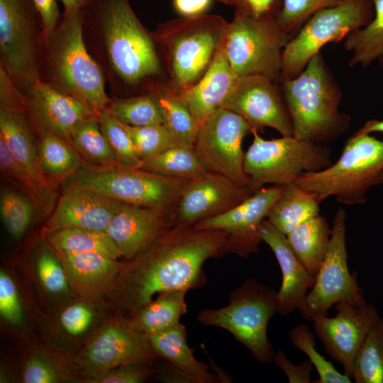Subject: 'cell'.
Masks as SVG:
<instances>
[{
  "label": "cell",
  "instance_id": "6da1fadb",
  "mask_svg": "<svg viewBox=\"0 0 383 383\" xmlns=\"http://www.w3.org/2000/svg\"><path fill=\"white\" fill-rule=\"evenodd\" d=\"M228 252V235L224 231L174 226L148 249L123 264L113 282L112 301L128 320L155 294L204 284L206 260Z\"/></svg>",
  "mask_w": 383,
  "mask_h": 383
},
{
  "label": "cell",
  "instance_id": "7a4b0ae2",
  "mask_svg": "<svg viewBox=\"0 0 383 383\" xmlns=\"http://www.w3.org/2000/svg\"><path fill=\"white\" fill-rule=\"evenodd\" d=\"M280 82L295 138L326 144L348 131L351 118L339 111L341 90L321 52L299 75Z\"/></svg>",
  "mask_w": 383,
  "mask_h": 383
},
{
  "label": "cell",
  "instance_id": "3957f363",
  "mask_svg": "<svg viewBox=\"0 0 383 383\" xmlns=\"http://www.w3.org/2000/svg\"><path fill=\"white\" fill-rule=\"evenodd\" d=\"M81 13L84 23L101 31L111 69L123 81L136 84L159 73L153 38L128 0H86Z\"/></svg>",
  "mask_w": 383,
  "mask_h": 383
},
{
  "label": "cell",
  "instance_id": "277c9868",
  "mask_svg": "<svg viewBox=\"0 0 383 383\" xmlns=\"http://www.w3.org/2000/svg\"><path fill=\"white\" fill-rule=\"evenodd\" d=\"M83 28L81 11H64L54 30L41 37L46 48L48 84L99 113L111 99L105 92L102 70L88 52Z\"/></svg>",
  "mask_w": 383,
  "mask_h": 383
},
{
  "label": "cell",
  "instance_id": "5b68a950",
  "mask_svg": "<svg viewBox=\"0 0 383 383\" xmlns=\"http://www.w3.org/2000/svg\"><path fill=\"white\" fill-rule=\"evenodd\" d=\"M294 182L317 194L321 201L334 196L343 204H364L367 190L383 184V140L353 134L335 163L318 172L303 173Z\"/></svg>",
  "mask_w": 383,
  "mask_h": 383
},
{
  "label": "cell",
  "instance_id": "8992f818",
  "mask_svg": "<svg viewBox=\"0 0 383 383\" xmlns=\"http://www.w3.org/2000/svg\"><path fill=\"white\" fill-rule=\"evenodd\" d=\"M228 24L218 15L203 14L170 20L150 33L165 50L172 88L185 90L202 77L224 39Z\"/></svg>",
  "mask_w": 383,
  "mask_h": 383
},
{
  "label": "cell",
  "instance_id": "52a82bcc",
  "mask_svg": "<svg viewBox=\"0 0 383 383\" xmlns=\"http://www.w3.org/2000/svg\"><path fill=\"white\" fill-rule=\"evenodd\" d=\"M253 139L244 155L243 167L252 194L265 184L285 185L301 174L323 170L332 164L331 150L325 144L294 135L266 140L252 130Z\"/></svg>",
  "mask_w": 383,
  "mask_h": 383
},
{
  "label": "cell",
  "instance_id": "ba28073f",
  "mask_svg": "<svg viewBox=\"0 0 383 383\" xmlns=\"http://www.w3.org/2000/svg\"><path fill=\"white\" fill-rule=\"evenodd\" d=\"M277 307V292L255 279H249L232 293L227 306L202 310L196 315V319L203 326L228 331L250 351L258 362L268 364L274 353L267 338V328Z\"/></svg>",
  "mask_w": 383,
  "mask_h": 383
},
{
  "label": "cell",
  "instance_id": "9c48e42d",
  "mask_svg": "<svg viewBox=\"0 0 383 383\" xmlns=\"http://www.w3.org/2000/svg\"><path fill=\"white\" fill-rule=\"evenodd\" d=\"M188 182L139 167H96L84 163L62 184L88 189L123 203L157 208L172 214Z\"/></svg>",
  "mask_w": 383,
  "mask_h": 383
},
{
  "label": "cell",
  "instance_id": "30bf717a",
  "mask_svg": "<svg viewBox=\"0 0 383 383\" xmlns=\"http://www.w3.org/2000/svg\"><path fill=\"white\" fill-rule=\"evenodd\" d=\"M373 16L372 0H348L313 13L284 46L279 81L299 75L325 45L344 40L367 26Z\"/></svg>",
  "mask_w": 383,
  "mask_h": 383
},
{
  "label": "cell",
  "instance_id": "8fae6325",
  "mask_svg": "<svg viewBox=\"0 0 383 383\" xmlns=\"http://www.w3.org/2000/svg\"><path fill=\"white\" fill-rule=\"evenodd\" d=\"M291 36L275 19L255 18L235 12L223 39L228 61L239 76L260 74L279 80L283 49Z\"/></svg>",
  "mask_w": 383,
  "mask_h": 383
},
{
  "label": "cell",
  "instance_id": "7c38bea8",
  "mask_svg": "<svg viewBox=\"0 0 383 383\" xmlns=\"http://www.w3.org/2000/svg\"><path fill=\"white\" fill-rule=\"evenodd\" d=\"M38 19L33 0H0L1 66L26 96L41 81L35 32Z\"/></svg>",
  "mask_w": 383,
  "mask_h": 383
},
{
  "label": "cell",
  "instance_id": "4fadbf2b",
  "mask_svg": "<svg viewBox=\"0 0 383 383\" xmlns=\"http://www.w3.org/2000/svg\"><path fill=\"white\" fill-rule=\"evenodd\" d=\"M251 133L250 125L238 113L222 106L215 109L199 124L194 144L206 171L221 174L248 190L242 143Z\"/></svg>",
  "mask_w": 383,
  "mask_h": 383
},
{
  "label": "cell",
  "instance_id": "5bb4252c",
  "mask_svg": "<svg viewBox=\"0 0 383 383\" xmlns=\"http://www.w3.org/2000/svg\"><path fill=\"white\" fill-rule=\"evenodd\" d=\"M345 223V211L340 208L333 219L327 252L305 301V318L309 321L313 315L326 314L328 309L338 303L355 306L367 303L357 285V274H351L348 267Z\"/></svg>",
  "mask_w": 383,
  "mask_h": 383
},
{
  "label": "cell",
  "instance_id": "9a60e30c",
  "mask_svg": "<svg viewBox=\"0 0 383 383\" xmlns=\"http://www.w3.org/2000/svg\"><path fill=\"white\" fill-rule=\"evenodd\" d=\"M274 82L260 74L239 76L221 106L240 115L258 133L270 127L282 136L293 135L289 109Z\"/></svg>",
  "mask_w": 383,
  "mask_h": 383
},
{
  "label": "cell",
  "instance_id": "2e32d148",
  "mask_svg": "<svg viewBox=\"0 0 383 383\" xmlns=\"http://www.w3.org/2000/svg\"><path fill=\"white\" fill-rule=\"evenodd\" d=\"M335 309L333 317L319 313L311 316V320L326 352L352 377L355 356L379 315L376 308L367 303L355 306L341 302L335 304Z\"/></svg>",
  "mask_w": 383,
  "mask_h": 383
},
{
  "label": "cell",
  "instance_id": "e0dca14e",
  "mask_svg": "<svg viewBox=\"0 0 383 383\" xmlns=\"http://www.w3.org/2000/svg\"><path fill=\"white\" fill-rule=\"evenodd\" d=\"M250 195L230 179L206 172L183 189L173 211L174 226H194L228 211Z\"/></svg>",
  "mask_w": 383,
  "mask_h": 383
},
{
  "label": "cell",
  "instance_id": "ac0fdd59",
  "mask_svg": "<svg viewBox=\"0 0 383 383\" xmlns=\"http://www.w3.org/2000/svg\"><path fill=\"white\" fill-rule=\"evenodd\" d=\"M282 189V185L263 187L228 211L194 226L226 231L229 252L241 257L258 252L259 245L263 241L260 231L261 223Z\"/></svg>",
  "mask_w": 383,
  "mask_h": 383
},
{
  "label": "cell",
  "instance_id": "d6986e66",
  "mask_svg": "<svg viewBox=\"0 0 383 383\" xmlns=\"http://www.w3.org/2000/svg\"><path fill=\"white\" fill-rule=\"evenodd\" d=\"M62 186L55 209L43 229V235L67 228L106 231L124 204L88 189Z\"/></svg>",
  "mask_w": 383,
  "mask_h": 383
},
{
  "label": "cell",
  "instance_id": "ffe728a7",
  "mask_svg": "<svg viewBox=\"0 0 383 383\" xmlns=\"http://www.w3.org/2000/svg\"><path fill=\"white\" fill-rule=\"evenodd\" d=\"M157 357L148 335L135 331L124 320L109 325L93 339L84 365L93 375L122 365L152 363Z\"/></svg>",
  "mask_w": 383,
  "mask_h": 383
},
{
  "label": "cell",
  "instance_id": "44dd1931",
  "mask_svg": "<svg viewBox=\"0 0 383 383\" xmlns=\"http://www.w3.org/2000/svg\"><path fill=\"white\" fill-rule=\"evenodd\" d=\"M28 116L35 132L55 135L70 143L76 128L98 113L79 99L40 81L26 96Z\"/></svg>",
  "mask_w": 383,
  "mask_h": 383
},
{
  "label": "cell",
  "instance_id": "7402d4cb",
  "mask_svg": "<svg viewBox=\"0 0 383 383\" xmlns=\"http://www.w3.org/2000/svg\"><path fill=\"white\" fill-rule=\"evenodd\" d=\"M172 226V214L168 211L124 203L106 232L122 257L131 260L148 249Z\"/></svg>",
  "mask_w": 383,
  "mask_h": 383
},
{
  "label": "cell",
  "instance_id": "603a6c76",
  "mask_svg": "<svg viewBox=\"0 0 383 383\" xmlns=\"http://www.w3.org/2000/svg\"><path fill=\"white\" fill-rule=\"evenodd\" d=\"M260 231L262 240L274 252L282 274V285L277 292V312L285 315L299 309L306 318V292L313 287L316 277L309 274L299 262L286 235L267 219L262 222Z\"/></svg>",
  "mask_w": 383,
  "mask_h": 383
},
{
  "label": "cell",
  "instance_id": "cb8c5ba5",
  "mask_svg": "<svg viewBox=\"0 0 383 383\" xmlns=\"http://www.w3.org/2000/svg\"><path fill=\"white\" fill-rule=\"evenodd\" d=\"M35 132L28 114L0 108V135L17 164L44 193L57 201V186L42 168Z\"/></svg>",
  "mask_w": 383,
  "mask_h": 383
},
{
  "label": "cell",
  "instance_id": "d4e9b609",
  "mask_svg": "<svg viewBox=\"0 0 383 383\" xmlns=\"http://www.w3.org/2000/svg\"><path fill=\"white\" fill-rule=\"evenodd\" d=\"M223 43L202 77L188 89L177 91L199 125L221 106L238 77L228 61Z\"/></svg>",
  "mask_w": 383,
  "mask_h": 383
},
{
  "label": "cell",
  "instance_id": "484cf974",
  "mask_svg": "<svg viewBox=\"0 0 383 383\" xmlns=\"http://www.w3.org/2000/svg\"><path fill=\"white\" fill-rule=\"evenodd\" d=\"M155 353L182 375L188 382L210 383L217 379L209 367L197 360L187 341V329L180 322L163 331L148 335Z\"/></svg>",
  "mask_w": 383,
  "mask_h": 383
},
{
  "label": "cell",
  "instance_id": "4316f807",
  "mask_svg": "<svg viewBox=\"0 0 383 383\" xmlns=\"http://www.w3.org/2000/svg\"><path fill=\"white\" fill-rule=\"evenodd\" d=\"M68 279L84 292H93L113 284L123 262L99 252L56 253Z\"/></svg>",
  "mask_w": 383,
  "mask_h": 383
},
{
  "label": "cell",
  "instance_id": "83f0119b",
  "mask_svg": "<svg viewBox=\"0 0 383 383\" xmlns=\"http://www.w3.org/2000/svg\"><path fill=\"white\" fill-rule=\"evenodd\" d=\"M321 202L317 194L291 182L283 185L267 219L287 235L302 222L318 215Z\"/></svg>",
  "mask_w": 383,
  "mask_h": 383
},
{
  "label": "cell",
  "instance_id": "f1b7e54d",
  "mask_svg": "<svg viewBox=\"0 0 383 383\" xmlns=\"http://www.w3.org/2000/svg\"><path fill=\"white\" fill-rule=\"evenodd\" d=\"M331 236L326 218L319 214L302 222L286 235L299 262L315 277L327 252Z\"/></svg>",
  "mask_w": 383,
  "mask_h": 383
},
{
  "label": "cell",
  "instance_id": "f546056e",
  "mask_svg": "<svg viewBox=\"0 0 383 383\" xmlns=\"http://www.w3.org/2000/svg\"><path fill=\"white\" fill-rule=\"evenodd\" d=\"M187 292L177 289L160 293L126 321L133 330L145 335L169 329L179 323L181 316L187 311Z\"/></svg>",
  "mask_w": 383,
  "mask_h": 383
},
{
  "label": "cell",
  "instance_id": "4dcf8cb0",
  "mask_svg": "<svg viewBox=\"0 0 383 383\" xmlns=\"http://www.w3.org/2000/svg\"><path fill=\"white\" fill-rule=\"evenodd\" d=\"M36 133L40 165L54 184H62L84 165L83 159L66 140L45 131Z\"/></svg>",
  "mask_w": 383,
  "mask_h": 383
},
{
  "label": "cell",
  "instance_id": "1f68e13d",
  "mask_svg": "<svg viewBox=\"0 0 383 383\" xmlns=\"http://www.w3.org/2000/svg\"><path fill=\"white\" fill-rule=\"evenodd\" d=\"M56 253L99 252L118 260V248L106 231L82 228H67L46 235Z\"/></svg>",
  "mask_w": 383,
  "mask_h": 383
},
{
  "label": "cell",
  "instance_id": "d6a6232c",
  "mask_svg": "<svg viewBox=\"0 0 383 383\" xmlns=\"http://www.w3.org/2000/svg\"><path fill=\"white\" fill-rule=\"evenodd\" d=\"M139 168L165 177L188 181L207 172L199 160L194 145L179 143L142 160Z\"/></svg>",
  "mask_w": 383,
  "mask_h": 383
},
{
  "label": "cell",
  "instance_id": "836d02e7",
  "mask_svg": "<svg viewBox=\"0 0 383 383\" xmlns=\"http://www.w3.org/2000/svg\"><path fill=\"white\" fill-rule=\"evenodd\" d=\"M374 16L365 27L353 31L343 40L344 48L351 52L350 67L369 66L383 55V0H372Z\"/></svg>",
  "mask_w": 383,
  "mask_h": 383
},
{
  "label": "cell",
  "instance_id": "e575fe53",
  "mask_svg": "<svg viewBox=\"0 0 383 383\" xmlns=\"http://www.w3.org/2000/svg\"><path fill=\"white\" fill-rule=\"evenodd\" d=\"M163 113V125L177 143L194 145L199 123L189 109L172 87H158L153 90Z\"/></svg>",
  "mask_w": 383,
  "mask_h": 383
},
{
  "label": "cell",
  "instance_id": "d590c367",
  "mask_svg": "<svg viewBox=\"0 0 383 383\" xmlns=\"http://www.w3.org/2000/svg\"><path fill=\"white\" fill-rule=\"evenodd\" d=\"M70 143L88 165L96 167L118 165L115 154L100 129L98 115L82 121L73 132Z\"/></svg>",
  "mask_w": 383,
  "mask_h": 383
},
{
  "label": "cell",
  "instance_id": "8d00e7d4",
  "mask_svg": "<svg viewBox=\"0 0 383 383\" xmlns=\"http://www.w3.org/2000/svg\"><path fill=\"white\" fill-rule=\"evenodd\" d=\"M352 377L357 383H383V320L379 317L355 356Z\"/></svg>",
  "mask_w": 383,
  "mask_h": 383
},
{
  "label": "cell",
  "instance_id": "74e56055",
  "mask_svg": "<svg viewBox=\"0 0 383 383\" xmlns=\"http://www.w3.org/2000/svg\"><path fill=\"white\" fill-rule=\"evenodd\" d=\"M107 109L118 121L131 126L163 124V113L156 95L152 94L111 100Z\"/></svg>",
  "mask_w": 383,
  "mask_h": 383
},
{
  "label": "cell",
  "instance_id": "f35d334b",
  "mask_svg": "<svg viewBox=\"0 0 383 383\" xmlns=\"http://www.w3.org/2000/svg\"><path fill=\"white\" fill-rule=\"evenodd\" d=\"M0 170L1 176L21 191L33 204L35 209L44 216H50L57 201L44 193L21 170L0 135Z\"/></svg>",
  "mask_w": 383,
  "mask_h": 383
},
{
  "label": "cell",
  "instance_id": "ab89813d",
  "mask_svg": "<svg viewBox=\"0 0 383 383\" xmlns=\"http://www.w3.org/2000/svg\"><path fill=\"white\" fill-rule=\"evenodd\" d=\"M100 129L111 145L117 165L123 167H139L141 160L135 153L132 140L123 126L107 109L98 113Z\"/></svg>",
  "mask_w": 383,
  "mask_h": 383
},
{
  "label": "cell",
  "instance_id": "60d3db41",
  "mask_svg": "<svg viewBox=\"0 0 383 383\" xmlns=\"http://www.w3.org/2000/svg\"><path fill=\"white\" fill-rule=\"evenodd\" d=\"M295 348L302 350L316 368L319 379L317 383H350V377L336 370L331 361L326 360L315 348V336L305 325L294 328L289 333Z\"/></svg>",
  "mask_w": 383,
  "mask_h": 383
},
{
  "label": "cell",
  "instance_id": "b9f144b4",
  "mask_svg": "<svg viewBox=\"0 0 383 383\" xmlns=\"http://www.w3.org/2000/svg\"><path fill=\"white\" fill-rule=\"evenodd\" d=\"M34 209L32 201L22 193L6 188L1 189V216L6 231L12 237L18 238L23 235L30 223Z\"/></svg>",
  "mask_w": 383,
  "mask_h": 383
},
{
  "label": "cell",
  "instance_id": "7bdbcfd3",
  "mask_svg": "<svg viewBox=\"0 0 383 383\" xmlns=\"http://www.w3.org/2000/svg\"><path fill=\"white\" fill-rule=\"evenodd\" d=\"M122 125L129 134L135 153L141 161L177 144L174 138L163 124L140 127L123 123Z\"/></svg>",
  "mask_w": 383,
  "mask_h": 383
},
{
  "label": "cell",
  "instance_id": "ee69618b",
  "mask_svg": "<svg viewBox=\"0 0 383 383\" xmlns=\"http://www.w3.org/2000/svg\"><path fill=\"white\" fill-rule=\"evenodd\" d=\"M348 0H283L276 21L291 38L316 12L340 5Z\"/></svg>",
  "mask_w": 383,
  "mask_h": 383
},
{
  "label": "cell",
  "instance_id": "f6af8a7d",
  "mask_svg": "<svg viewBox=\"0 0 383 383\" xmlns=\"http://www.w3.org/2000/svg\"><path fill=\"white\" fill-rule=\"evenodd\" d=\"M39 279L44 288L51 293L65 292L68 287V277L58 260L48 252H43L37 263Z\"/></svg>",
  "mask_w": 383,
  "mask_h": 383
},
{
  "label": "cell",
  "instance_id": "bcb514c9",
  "mask_svg": "<svg viewBox=\"0 0 383 383\" xmlns=\"http://www.w3.org/2000/svg\"><path fill=\"white\" fill-rule=\"evenodd\" d=\"M151 363H136L119 366L91 375L92 383H139L152 374Z\"/></svg>",
  "mask_w": 383,
  "mask_h": 383
},
{
  "label": "cell",
  "instance_id": "7dc6e473",
  "mask_svg": "<svg viewBox=\"0 0 383 383\" xmlns=\"http://www.w3.org/2000/svg\"><path fill=\"white\" fill-rule=\"evenodd\" d=\"M0 313L12 324H18L22 318L21 304L16 284L2 270L0 272Z\"/></svg>",
  "mask_w": 383,
  "mask_h": 383
},
{
  "label": "cell",
  "instance_id": "c3c4849f",
  "mask_svg": "<svg viewBox=\"0 0 383 383\" xmlns=\"http://www.w3.org/2000/svg\"><path fill=\"white\" fill-rule=\"evenodd\" d=\"M235 9V12L255 18L275 19L283 0H218Z\"/></svg>",
  "mask_w": 383,
  "mask_h": 383
},
{
  "label": "cell",
  "instance_id": "681fc988",
  "mask_svg": "<svg viewBox=\"0 0 383 383\" xmlns=\"http://www.w3.org/2000/svg\"><path fill=\"white\" fill-rule=\"evenodd\" d=\"M0 87V108L28 114L26 96L18 89L1 66Z\"/></svg>",
  "mask_w": 383,
  "mask_h": 383
},
{
  "label": "cell",
  "instance_id": "f907efd6",
  "mask_svg": "<svg viewBox=\"0 0 383 383\" xmlns=\"http://www.w3.org/2000/svg\"><path fill=\"white\" fill-rule=\"evenodd\" d=\"M93 311L82 304L68 306L62 313L60 321L64 329L70 334L78 335L85 332L91 323Z\"/></svg>",
  "mask_w": 383,
  "mask_h": 383
},
{
  "label": "cell",
  "instance_id": "816d5d0a",
  "mask_svg": "<svg viewBox=\"0 0 383 383\" xmlns=\"http://www.w3.org/2000/svg\"><path fill=\"white\" fill-rule=\"evenodd\" d=\"M23 381L26 383H55L60 381L56 370L44 360L32 357L26 363Z\"/></svg>",
  "mask_w": 383,
  "mask_h": 383
},
{
  "label": "cell",
  "instance_id": "f5cc1de1",
  "mask_svg": "<svg viewBox=\"0 0 383 383\" xmlns=\"http://www.w3.org/2000/svg\"><path fill=\"white\" fill-rule=\"evenodd\" d=\"M272 360L287 374L290 383H309L313 365L306 360L301 365H294L282 351L274 353Z\"/></svg>",
  "mask_w": 383,
  "mask_h": 383
},
{
  "label": "cell",
  "instance_id": "db71d44e",
  "mask_svg": "<svg viewBox=\"0 0 383 383\" xmlns=\"http://www.w3.org/2000/svg\"><path fill=\"white\" fill-rule=\"evenodd\" d=\"M33 2L40 18L43 35H46L54 30L61 16L56 1L33 0Z\"/></svg>",
  "mask_w": 383,
  "mask_h": 383
},
{
  "label": "cell",
  "instance_id": "11a10c76",
  "mask_svg": "<svg viewBox=\"0 0 383 383\" xmlns=\"http://www.w3.org/2000/svg\"><path fill=\"white\" fill-rule=\"evenodd\" d=\"M213 0H173L174 10L183 17H194L203 14L211 8Z\"/></svg>",
  "mask_w": 383,
  "mask_h": 383
},
{
  "label": "cell",
  "instance_id": "9f6ffc18",
  "mask_svg": "<svg viewBox=\"0 0 383 383\" xmlns=\"http://www.w3.org/2000/svg\"><path fill=\"white\" fill-rule=\"evenodd\" d=\"M372 132L383 133V121L370 120L367 121L354 135H365Z\"/></svg>",
  "mask_w": 383,
  "mask_h": 383
},
{
  "label": "cell",
  "instance_id": "6f0895ef",
  "mask_svg": "<svg viewBox=\"0 0 383 383\" xmlns=\"http://www.w3.org/2000/svg\"><path fill=\"white\" fill-rule=\"evenodd\" d=\"M65 12L81 11L85 4L86 0H60Z\"/></svg>",
  "mask_w": 383,
  "mask_h": 383
},
{
  "label": "cell",
  "instance_id": "680465c9",
  "mask_svg": "<svg viewBox=\"0 0 383 383\" xmlns=\"http://www.w3.org/2000/svg\"><path fill=\"white\" fill-rule=\"evenodd\" d=\"M378 60H379V63L380 66L383 67V55L381 56V57L378 59Z\"/></svg>",
  "mask_w": 383,
  "mask_h": 383
}]
</instances>
